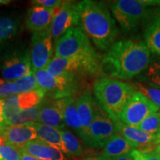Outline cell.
<instances>
[{
	"label": "cell",
	"mask_w": 160,
	"mask_h": 160,
	"mask_svg": "<svg viewBox=\"0 0 160 160\" xmlns=\"http://www.w3.org/2000/svg\"><path fill=\"white\" fill-rule=\"evenodd\" d=\"M150 63V51L142 42L122 40L114 42L101 63L109 78L126 80L139 74Z\"/></svg>",
	"instance_id": "6da1fadb"
},
{
	"label": "cell",
	"mask_w": 160,
	"mask_h": 160,
	"mask_svg": "<svg viewBox=\"0 0 160 160\" xmlns=\"http://www.w3.org/2000/svg\"><path fill=\"white\" fill-rule=\"evenodd\" d=\"M79 25L94 45L102 51L108 50L119 33L117 24L102 2L85 0L77 2Z\"/></svg>",
	"instance_id": "7a4b0ae2"
},
{
	"label": "cell",
	"mask_w": 160,
	"mask_h": 160,
	"mask_svg": "<svg viewBox=\"0 0 160 160\" xmlns=\"http://www.w3.org/2000/svg\"><path fill=\"white\" fill-rule=\"evenodd\" d=\"M93 92L99 105L113 119L119 118L135 91L122 81L103 77L95 82Z\"/></svg>",
	"instance_id": "3957f363"
},
{
	"label": "cell",
	"mask_w": 160,
	"mask_h": 160,
	"mask_svg": "<svg viewBox=\"0 0 160 160\" xmlns=\"http://www.w3.org/2000/svg\"><path fill=\"white\" fill-rule=\"evenodd\" d=\"M101 68L97 54L71 58L54 57L50 62L47 71L57 81L73 82L77 74H93Z\"/></svg>",
	"instance_id": "277c9868"
},
{
	"label": "cell",
	"mask_w": 160,
	"mask_h": 160,
	"mask_svg": "<svg viewBox=\"0 0 160 160\" xmlns=\"http://www.w3.org/2000/svg\"><path fill=\"white\" fill-rule=\"evenodd\" d=\"M97 54L80 27H72L56 42L55 57L71 58Z\"/></svg>",
	"instance_id": "5b68a950"
},
{
	"label": "cell",
	"mask_w": 160,
	"mask_h": 160,
	"mask_svg": "<svg viewBox=\"0 0 160 160\" xmlns=\"http://www.w3.org/2000/svg\"><path fill=\"white\" fill-rule=\"evenodd\" d=\"M110 8L122 28L126 31L135 29L150 12L148 6L136 0L114 1L110 5Z\"/></svg>",
	"instance_id": "8992f818"
},
{
	"label": "cell",
	"mask_w": 160,
	"mask_h": 160,
	"mask_svg": "<svg viewBox=\"0 0 160 160\" xmlns=\"http://www.w3.org/2000/svg\"><path fill=\"white\" fill-rule=\"evenodd\" d=\"M114 122L97 100H93V117L90 128V146L104 148L107 142L117 133Z\"/></svg>",
	"instance_id": "52a82bcc"
},
{
	"label": "cell",
	"mask_w": 160,
	"mask_h": 160,
	"mask_svg": "<svg viewBox=\"0 0 160 160\" xmlns=\"http://www.w3.org/2000/svg\"><path fill=\"white\" fill-rule=\"evenodd\" d=\"M159 108L139 92L135 91L123 109L119 119L127 125L137 128L146 117L158 112Z\"/></svg>",
	"instance_id": "ba28073f"
},
{
	"label": "cell",
	"mask_w": 160,
	"mask_h": 160,
	"mask_svg": "<svg viewBox=\"0 0 160 160\" xmlns=\"http://www.w3.org/2000/svg\"><path fill=\"white\" fill-rule=\"evenodd\" d=\"M29 53L33 71L47 69L53 55L51 27L33 33Z\"/></svg>",
	"instance_id": "9c48e42d"
},
{
	"label": "cell",
	"mask_w": 160,
	"mask_h": 160,
	"mask_svg": "<svg viewBox=\"0 0 160 160\" xmlns=\"http://www.w3.org/2000/svg\"><path fill=\"white\" fill-rule=\"evenodd\" d=\"M79 24L77 2L64 1L59 13L53 18L51 25V37L56 42L70 28Z\"/></svg>",
	"instance_id": "30bf717a"
},
{
	"label": "cell",
	"mask_w": 160,
	"mask_h": 160,
	"mask_svg": "<svg viewBox=\"0 0 160 160\" xmlns=\"http://www.w3.org/2000/svg\"><path fill=\"white\" fill-rule=\"evenodd\" d=\"M32 71L29 52L8 57L2 65V76L8 82L25 77Z\"/></svg>",
	"instance_id": "8fae6325"
},
{
	"label": "cell",
	"mask_w": 160,
	"mask_h": 160,
	"mask_svg": "<svg viewBox=\"0 0 160 160\" xmlns=\"http://www.w3.org/2000/svg\"><path fill=\"white\" fill-rule=\"evenodd\" d=\"M62 4L63 2L55 8H48L42 6L31 8L26 17V27L34 33L42 31L51 27L53 18L59 13Z\"/></svg>",
	"instance_id": "7c38bea8"
},
{
	"label": "cell",
	"mask_w": 160,
	"mask_h": 160,
	"mask_svg": "<svg viewBox=\"0 0 160 160\" xmlns=\"http://www.w3.org/2000/svg\"><path fill=\"white\" fill-rule=\"evenodd\" d=\"M38 122L49 127L64 130L66 125L63 119L61 99H53L51 98L42 101Z\"/></svg>",
	"instance_id": "4fadbf2b"
},
{
	"label": "cell",
	"mask_w": 160,
	"mask_h": 160,
	"mask_svg": "<svg viewBox=\"0 0 160 160\" xmlns=\"http://www.w3.org/2000/svg\"><path fill=\"white\" fill-rule=\"evenodd\" d=\"M112 120L117 127L118 133L122 136L134 149H142V148H149L153 145L155 134L145 133L137 128L127 125L119 119Z\"/></svg>",
	"instance_id": "5bb4252c"
},
{
	"label": "cell",
	"mask_w": 160,
	"mask_h": 160,
	"mask_svg": "<svg viewBox=\"0 0 160 160\" xmlns=\"http://www.w3.org/2000/svg\"><path fill=\"white\" fill-rule=\"evenodd\" d=\"M1 137L7 143L22 148L28 142L37 139V132L30 124L8 126Z\"/></svg>",
	"instance_id": "9a60e30c"
},
{
	"label": "cell",
	"mask_w": 160,
	"mask_h": 160,
	"mask_svg": "<svg viewBox=\"0 0 160 160\" xmlns=\"http://www.w3.org/2000/svg\"><path fill=\"white\" fill-rule=\"evenodd\" d=\"M77 110L83 130V141L90 146V128L93 117V99L91 93H84L78 98Z\"/></svg>",
	"instance_id": "2e32d148"
},
{
	"label": "cell",
	"mask_w": 160,
	"mask_h": 160,
	"mask_svg": "<svg viewBox=\"0 0 160 160\" xmlns=\"http://www.w3.org/2000/svg\"><path fill=\"white\" fill-rule=\"evenodd\" d=\"M22 150L39 160H66L62 151L39 139L28 142Z\"/></svg>",
	"instance_id": "e0dca14e"
},
{
	"label": "cell",
	"mask_w": 160,
	"mask_h": 160,
	"mask_svg": "<svg viewBox=\"0 0 160 160\" xmlns=\"http://www.w3.org/2000/svg\"><path fill=\"white\" fill-rule=\"evenodd\" d=\"M61 100L62 104L63 119L65 125L71 128L83 140V130L77 113V100L73 97L62 98Z\"/></svg>",
	"instance_id": "ac0fdd59"
},
{
	"label": "cell",
	"mask_w": 160,
	"mask_h": 160,
	"mask_svg": "<svg viewBox=\"0 0 160 160\" xmlns=\"http://www.w3.org/2000/svg\"><path fill=\"white\" fill-rule=\"evenodd\" d=\"M30 125L34 127L37 131V139L42 140L48 145L57 148L67 155L65 147L63 143L61 130L49 127L39 122L31 123Z\"/></svg>",
	"instance_id": "d6986e66"
},
{
	"label": "cell",
	"mask_w": 160,
	"mask_h": 160,
	"mask_svg": "<svg viewBox=\"0 0 160 160\" xmlns=\"http://www.w3.org/2000/svg\"><path fill=\"white\" fill-rule=\"evenodd\" d=\"M39 89L44 93L51 95L52 99H59L65 98L64 93L58 82L50 74L46 69L33 71Z\"/></svg>",
	"instance_id": "ffe728a7"
},
{
	"label": "cell",
	"mask_w": 160,
	"mask_h": 160,
	"mask_svg": "<svg viewBox=\"0 0 160 160\" xmlns=\"http://www.w3.org/2000/svg\"><path fill=\"white\" fill-rule=\"evenodd\" d=\"M133 150H134V148L132 147L131 144L117 132L104 146L102 154L100 157L111 159L118 156L131 153Z\"/></svg>",
	"instance_id": "44dd1931"
},
{
	"label": "cell",
	"mask_w": 160,
	"mask_h": 160,
	"mask_svg": "<svg viewBox=\"0 0 160 160\" xmlns=\"http://www.w3.org/2000/svg\"><path fill=\"white\" fill-rule=\"evenodd\" d=\"M145 44L150 52L160 55V14L156 17L146 28Z\"/></svg>",
	"instance_id": "7402d4cb"
},
{
	"label": "cell",
	"mask_w": 160,
	"mask_h": 160,
	"mask_svg": "<svg viewBox=\"0 0 160 160\" xmlns=\"http://www.w3.org/2000/svg\"><path fill=\"white\" fill-rule=\"evenodd\" d=\"M40 108L41 102L31 108L20 111L13 117L5 120V122L8 126L25 125L36 122L39 120Z\"/></svg>",
	"instance_id": "603a6c76"
},
{
	"label": "cell",
	"mask_w": 160,
	"mask_h": 160,
	"mask_svg": "<svg viewBox=\"0 0 160 160\" xmlns=\"http://www.w3.org/2000/svg\"><path fill=\"white\" fill-rule=\"evenodd\" d=\"M21 21L15 17H0V45L19 31Z\"/></svg>",
	"instance_id": "cb8c5ba5"
},
{
	"label": "cell",
	"mask_w": 160,
	"mask_h": 160,
	"mask_svg": "<svg viewBox=\"0 0 160 160\" xmlns=\"http://www.w3.org/2000/svg\"><path fill=\"white\" fill-rule=\"evenodd\" d=\"M61 131L67 155L71 157L82 156L85 153V149L78 138L67 130H61Z\"/></svg>",
	"instance_id": "d4e9b609"
},
{
	"label": "cell",
	"mask_w": 160,
	"mask_h": 160,
	"mask_svg": "<svg viewBox=\"0 0 160 160\" xmlns=\"http://www.w3.org/2000/svg\"><path fill=\"white\" fill-rule=\"evenodd\" d=\"M45 93L42 90L18 94V104L21 111L31 108L39 105L45 98Z\"/></svg>",
	"instance_id": "484cf974"
},
{
	"label": "cell",
	"mask_w": 160,
	"mask_h": 160,
	"mask_svg": "<svg viewBox=\"0 0 160 160\" xmlns=\"http://www.w3.org/2000/svg\"><path fill=\"white\" fill-rule=\"evenodd\" d=\"M134 87L155 105L160 108V88L149 82H136Z\"/></svg>",
	"instance_id": "4316f807"
},
{
	"label": "cell",
	"mask_w": 160,
	"mask_h": 160,
	"mask_svg": "<svg viewBox=\"0 0 160 160\" xmlns=\"http://www.w3.org/2000/svg\"><path fill=\"white\" fill-rule=\"evenodd\" d=\"M22 148L7 143L0 136V160H20Z\"/></svg>",
	"instance_id": "83f0119b"
},
{
	"label": "cell",
	"mask_w": 160,
	"mask_h": 160,
	"mask_svg": "<svg viewBox=\"0 0 160 160\" xmlns=\"http://www.w3.org/2000/svg\"><path fill=\"white\" fill-rule=\"evenodd\" d=\"M0 101L2 108V113L4 120L9 119L21 111L18 104V94L11 95L3 99H0Z\"/></svg>",
	"instance_id": "f1b7e54d"
},
{
	"label": "cell",
	"mask_w": 160,
	"mask_h": 160,
	"mask_svg": "<svg viewBox=\"0 0 160 160\" xmlns=\"http://www.w3.org/2000/svg\"><path fill=\"white\" fill-rule=\"evenodd\" d=\"M14 83L17 88V94L34 91L39 89V86H38L33 71H32L30 74L25 77L16 80Z\"/></svg>",
	"instance_id": "f546056e"
},
{
	"label": "cell",
	"mask_w": 160,
	"mask_h": 160,
	"mask_svg": "<svg viewBox=\"0 0 160 160\" xmlns=\"http://www.w3.org/2000/svg\"><path fill=\"white\" fill-rule=\"evenodd\" d=\"M137 128L145 133L156 134L160 129V119L158 112L151 113L137 126Z\"/></svg>",
	"instance_id": "4dcf8cb0"
},
{
	"label": "cell",
	"mask_w": 160,
	"mask_h": 160,
	"mask_svg": "<svg viewBox=\"0 0 160 160\" xmlns=\"http://www.w3.org/2000/svg\"><path fill=\"white\" fill-rule=\"evenodd\" d=\"M146 76L149 82L160 88V57L151 62L148 68Z\"/></svg>",
	"instance_id": "1f68e13d"
},
{
	"label": "cell",
	"mask_w": 160,
	"mask_h": 160,
	"mask_svg": "<svg viewBox=\"0 0 160 160\" xmlns=\"http://www.w3.org/2000/svg\"><path fill=\"white\" fill-rule=\"evenodd\" d=\"M16 93H17V88L14 82H5L0 79V98H2V99Z\"/></svg>",
	"instance_id": "d6a6232c"
},
{
	"label": "cell",
	"mask_w": 160,
	"mask_h": 160,
	"mask_svg": "<svg viewBox=\"0 0 160 160\" xmlns=\"http://www.w3.org/2000/svg\"><path fill=\"white\" fill-rule=\"evenodd\" d=\"M133 160H160V155L154 151H142L134 149L131 151Z\"/></svg>",
	"instance_id": "836d02e7"
},
{
	"label": "cell",
	"mask_w": 160,
	"mask_h": 160,
	"mask_svg": "<svg viewBox=\"0 0 160 160\" xmlns=\"http://www.w3.org/2000/svg\"><path fill=\"white\" fill-rule=\"evenodd\" d=\"M62 2L63 1H59V0H35V1H32V3L33 5H34V6H42V7L48 8H55Z\"/></svg>",
	"instance_id": "e575fe53"
},
{
	"label": "cell",
	"mask_w": 160,
	"mask_h": 160,
	"mask_svg": "<svg viewBox=\"0 0 160 160\" xmlns=\"http://www.w3.org/2000/svg\"><path fill=\"white\" fill-rule=\"evenodd\" d=\"M111 160H133V158L131 155V153H125V154H122L118 156V157H113L111 159Z\"/></svg>",
	"instance_id": "d590c367"
},
{
	"label": "cell",
	"mask_w": 160,
	"mask_h": 160,
	"mask_svg": "<svg viewBox=\"0 0 160 160\" xmlns=\"http://www.w3.org/2000/svg\"><path fill=\"white\" fill-rule=\"evenodd\" d=\"M20 160H39L37 158H36L33 156L28 154V153H26L25 151H24L22 150V157Z\"/></svg>",
	"instance_id": "8d00e7d4"
},
{
	"label": "cell",
	"mask_w": 160,
	"mask_h": 160,
	"mask_svg": "<svg viewBox=\"0 0 160 160\" xmlns=\"http://www.w3.org/2000/svg\"><path fill=\"white\" fill-rule=\"evenodd\" d=\"M141 2H142L144 5L146 6H150V5H160V1L158 0V1H156V0H143V1H141Z\"/></svg>",
	"instance_id": "74e56055"
},
{
	"label": "cell",
	"mask_w": 160,
	"mask_h": 160,
	"mask_svg": "<svg viewBox=\"0 0 160 160\" xmlns=\"http://www.w3.org/2000/svg\"><path fill=\"white\" fill-rule=\"evenodd\" d=\"M160 144V129L155 134V139L153 141V145H158Z\"/></svg>",
	"instance_id": "f35d334b"
},
{
	"label": "cell",
	"mask_w": 160,
	"mask_h": 160,
	"mask_svg": "<svg viewBox=\"0 0 160 160\" xmlns=\"http://www.w3.org/2000/svg\"><path fill=\"white\" fill-rule=\"evenodd\" d=\"M7 128L8 125H6L5 122H0V136L2 134V133L5 131Z\"/></svg>",
	"instance_id": "ab89813d"
},
{
	"label": "cell",
	"mask_w": 160,
	"mask_h": 160,
	"mask_svg": "<svg viewBox=\"0 0 160 160\" xmlns=\"http://www.w3.org/2000/svg\"><path fill=\"white\" fill-rule=\"evenodd\" d=\"M82 160H101V159L98 157H89L85 158V159H83Z\"/></svg>",
	"instance_id": "60d3db41"
},
{
	"label": "cell",
	"mask_w": 160,
	"mask_h": 160,
	"mask_svg": "<svg viewBox=\"0 0 160 160\" xmlns=\"http://www.w3.org/2000/svg\"><path fill=\"white\" fill-rule=\"evenodd\" d=\"M154 151L156 153H157V154L160 155V144L159 145H157V147H156V148L154 149V151Z\"/></svg>",
	"instance_id": "b9f144b4"
},
{
	"label": "cell",
	"mask_w": 160,
	"mask_h": 160,
	"mask_svg": "<svg viewBox=\"0 0 160 160\" xmlns=\"http://www.w3.org/2000/svg\"><path fill=\"white\" fill-rule=\"evenodd\" d=\"M10 2H11V1H9V0H0V5H6V4H8Z\"/></svg>",
	"instance_id": "7bdbcfd3"
},
{
	"label": "cell",
	"mask_w": 160,
	"mask_h": 160,
	"mask_svg": "<svg viewBox=\"0 0 160 160\" xmlns=\"http://www.w3.org/2000/svg\"><path fill=\"white\" fill-rule=\"evenodd\" d=\"M0 122H5V120H4V118L2 117V114L1 113H0Z\"/></svg>",
	"instance_id": "ee69618b"
},
{
	"label": "cell",
	"mask_w": 160,
	"mask_h": 160,
	"mask_svg": "<svg viewBox=\"0 0 160 160\" xmlns=\"http://www.w3.org/2000/svg\"><path fill=\"white\" fill-rule=\"evenodd\" d=\"M100 159H101V160H111V159H103V158H101V157H99Z\"/></svg>",
	"instance_id": "f6af8a7d"
},
{
	"label": "cell",
	"mask_w": 160,
	"mask_h": 160,
	"mask_svg": "<svg viewBox=\"0 0 160 160\" xmlns=\"http://www.w3.org/2000/svg\"><path fill=\"white\" fill-rule=\"evenodd\" d=\"M158 114H159V119H160V109L159 110V111H158Z\"/></svg>",
	"instance_id": "bcb514c9"
}]
</instances>
